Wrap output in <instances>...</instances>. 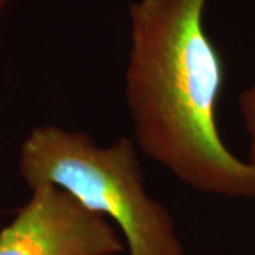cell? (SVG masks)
I'll return each instance as SVG.
<instances>
[{
  "instance_id": "6da1fadb",
  "label": "cell",
  "mask_w": 255,
  "mask_h": 255,
  "mask_svg": "<svg viewBox=\"0 0 255 255\" xmlns=\"http://www.w3.org/2000/svg\"><path fill=\"white\" fill-rule=\"evenodd\" d=\"M209 0H137L129 9L125 98L139 149L189 187L255 197V166L220 137L223 63L204 28Z\"/></svg>"
},
{
  "instance_id": "7a4b0ae2",
  "label": "cell",
  "mask_w": 255,
  "mask_h": 255,
  "mask_svg": "<svg viewBox=\"0 0 255 255\" xmlns=\"http://www.w3.org/2000/svg\"><path fill=\"white\" fill-rule=\"evenodd\" d=\"M18 169L31 190L57 186L112 220L130 255H184L170 213L146 191L129 137L100 146L82 132L37 127L21 145Z\"/></svg>"
},
{
  "instance_id": "3957f363",
  "label": "cell",
  "mask_w": 255,
  "mask_h": 255,
  "mask_svg": "<svg viewBox=\"0 0 255 255\" xmlns=\"http://www.w3.org/2000/svg\"><path fill=\"white\" fill-rule=\"evenodd\" d=\"M110 220L57 186L31 190L27 204L0 231V255H115Z\"/></svg>"
},
{
  "instance_id": "277c9868",
  "label": "cell",
  "mask_w": 255,
  "mask_h": 255,
  "mask_svg": "<svg viewBox=\"0 0 255 255\" xmlns=\"http://www.w3.org/2000/svg\"><path fill=\"white\" fill-rule=\"evenodd\" d=\"M240 110L244 118L247 132L251 139L250 163L255 166V81L240 97Z\"/></svg>"
},
{
  "instance_id": "5b68a950",
  "label": "cell",
  "mask_w": 255,
  "mask_h": 255,
  "mask_svg": "<svg viewBox=\"0 0 255 255\" xmlns=\"http://www.w3.org/2000/svg\"><path fill=\"white\" fill-rule=\"evenodd\" d=\"M3 1H4V0H0V10H1V7H3Z\"/></svg>"
}]
</instances>
